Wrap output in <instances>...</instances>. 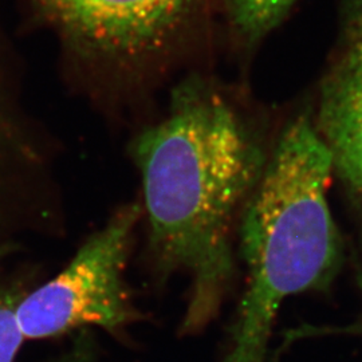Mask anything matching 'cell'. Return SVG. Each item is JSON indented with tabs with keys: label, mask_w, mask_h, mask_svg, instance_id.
<instances>
[{
	"label": "cell",
	"mask_w": 362,
	"mask_h": 362,
	"mask_svg": "<svg viewBox=\"0 0 362 362\" xmlns=\"http://www.w3.org/2000/svg\"><path fill=\"white\" fill-rule=\"evenodd\" d=\"M298 0H230L236 33L246 42H257L278 26Z\"/></svg>",
	"instance_id": "obj_6"
},
{
	"label": "cell",
	"mask_w": 362,
	"mask_h": 362,
	"mask_svg": "<svg viewBox=\"0 0 362 362\" xmlns=\"http://www.w3.org/2000/svg\"><path fill=\"white\" fill-rule=\"evenodd\" d=\"M357 285L362 291V270L357 269ZM322 334H350V336L362 337V315L356 320L353 324L346 325L344 327H334L333 329H311V336H322Z\"/></svg>",
	"instance_id": "obj_8"
},
{
	"label": "cell",
	"mask_w": 362,
	"mask_h": 362,
	"mask_svg": "<svg viewBox=\"0 0 362 362\" xmlns=\"http://www.w3.org/2000/svg\"><path fill=\"white\" fill-rule=\"evenodd\" d=\"M85 55L132 65L180 38L209 0H31Z\"/></svg>",
	"instance_id": "obj_4"
},
{
	"label": "cell",
	"mask_w": 362,
	"mask_h": 362,
	"mask_svg": "<svg viewBox=\"0 0 362 362\" xmlns=\"http://www.w3.org/2000/svg\"><path fill=\"white\" fill-rule=\"evenodd\" d=\"M132 152L143 176L149 279L161 291L187 278L179 334L199 336L239 284L235 221L266 165L264 151L224 95L191 78Z\"/></svg>",
	"instance_id": "obj_1"
},
{
	"label": "cell",
	"mask_w": 362,
	"mask_h": 362,
	"mask_svg": "<svg viewBox=\"0 0 362 362\" xmlns=\"http://www.w3.org/2000/svg\"><path fill=\"white\" fill-rule=\"evenodd\" d=\"M22 297L11 287H0V362L15 361L25 341L15 317L16 305Z\"/></svg>",
	"instance_id": "obj_7"
},
{
	"label": "cell",
	"mask_w": 362,
	"mask_h": 362,
	"mask_svg": "<svg viewBox=\"0 0 362 362\" xmlns=\"http://www.w3.org/2000/svg\"><path fill=\"white\" fill-rule=\"evenodd\" d=\"M141 208H121L93 233L52 281L21 298L16 324L26 339L61 336L83 326L124 333L141 320L125 281L130 246Z\"/></svg>",
	"instance_id": "obj_3"
},
{
	"label": "cell",
	"mask_w": 362,
	"mask_h": 362,
	"mask_svg": "<svg viewBox=\"0 0 362 362\" xmlns=\"http://www.w3.org/2000/svg\"><path fill=\"white\" fill-rule=\"evenodd\" d=\"M346 33L353 40L325 78L317 130L332 156L358 230L362 250V0H349Z\"/></svg>",
	"instance_id": "obj_5"
},
{
	"label": "cell",
	"mask_w": 362,
	"mask_h": 362,
	"mask_svg": "<svg viewBox=\"0 0 362 362\" xmlns=\"http://www.w3.org/2000/svg\"><path fill=\"white\" fill-rule=\"evenodd\" d=\"M330 179L300 157L276 158L262 172L239 216L246 282L220 362H266L286 300L332 297L346 252L329 207Z\"/></svg>",
	"instance_id": "obj_2"
}]
</instances>
